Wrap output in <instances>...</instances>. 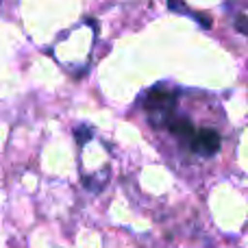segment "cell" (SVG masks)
I'll use <instances>...</instances> for the list:
<instances>
[]
</instances>
